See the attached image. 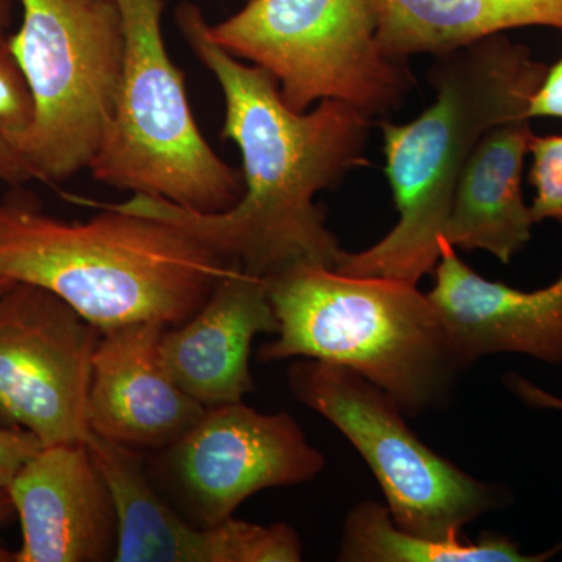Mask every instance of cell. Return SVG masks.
Masks as SVG:
<instances>
[{
    "instance_id": "44dd1931",
    "label": "cell",
    "mask_w": 562,
    "mask_h": 562,
    "mask_svg": "<svg viewBox=\"0 0 562 562\" xmlns=\"http://www.w3.org/2000/svg\"><path fill=\"white\" fill-rule=\"evenodd\" d=\"M32 431L21 427H0V487L9 490L16 473L43 449Z\"/></svg>"
},
{
    "instance_id": "603a6c76",
    "label": "cell",
    "mask_w": 562,
    "mask_h": 562,
    "mask_svg": "<svg viewBox=\"0 0 562 562\" xmlns=\"http://www.w3.org/2000/svg\"><path fill=\"white\" fill-rule=\"evenodd\" d=\"M0 180L10 184H21L35 180L27 162L11 147L3 132L0 131Z\"/></svg>"
},
{
    "instance_id": "3957f363",
    "label": "cell",
    "mask_w": 562,
    "mask_h": 562,
    "mask_svg": "<svg viewBox=\"0 0 562 562\" xmlns=\"http://www.w3.org/2000/svg\"><path fill=\"white\" fill-rule=\"evenodd\" d=\"M94 209L66 222L24 199L0 202V277L50 291L109 331L183 324L238 265L168 222Z\"/></svg>"
},
{
    "instance_id": "e0dca14e",
    "label": "cell",
    "mask_w": 562,
    "mask_h": 562,
    "mask_svg": "<svg viewBox=\"0 0 562 562\" xmlns=\"http://www.w3.org/2000/svg\"><path fill=\"white\" fill-rule=\"evenodd\" d=\"M387 57L447 54L519 29L562 31V0H373Z\"/></svg>"
},
{
    "instance_id": "ffe728a7",
    "label": "cell",
    "mask_w": 562,
    "mask_h": 562,
    "mask_svg": "<svg viewBox=\"0 0 562 562\" xmlns=\"http://www.w3.org/2000/svg\"><path fill=\"white\" fill-rule=\"evenodd\" d=\"M33 101L24 74L11 54L9 38L0 40V131L10 136L31 124Z\"/></svg>"
},
{
    "instance_id": "484cf974",
    "label": "cell",
    "mask_w": 562,
    "mask_h": 562,
    "mask_svg": "<svg viewBox=\"0 0 562 562\" xmlns=\"http://www.w3.org/2000/svg\"><path fill=\"white\" fill-rule=\"evenodd\" d=\"M14 0H0V40L9 38L11 13H13Z\"/></svg>"
},
{
    "instance_id": "5bb4252c",
    "label": "cell",
    "mask_w": 562,
    "mask_h": 562,
    "mask_svg": "<svg viewBox=\"0 0 562 562\" xmlns=\"http://www.w3.org/2000/svg\"><path fill=\"white\" fill-rule=\"evenodd\" d=\"M432 273L428 297L438 308L461 371L497 353L562 362V273L542 290H516L484 279L446 241Z\"/></svg>"
},
{
    "instance_id": "8992f818",
    "label": "cell",
    "mask_w": 562,
    "mask_h": 562,
    "mask_svg": "<svg viewBox=\"0 0 562 562\" xmlns=\"http://www.w3.org/2000/svg\"><path fill=\"white\" fill-rule=\"evenodd\" d=\"M11 54L31 90V124L7 140L41 181L90 168L116 105L124 29L116 0H21Z\"/></svg>"
},
{
    "instance_id": "5b68a950",
    "label": "cell",
    "mask_w": 562,
    "mask_h": 562,
    "mask_svg": "<svg viewBox=\"0 0 562 562\" xmlns=\"http://www.w3.org/2000/svg\"><path fill=\"white\" fill-rule=\"evenodd\" d=\"M124 66L116 105L90 162L95 181L165 199L199 213H220L244 192L241 169L203 138L162 38V0H116Z\"/></svg>"
},
{
    "instance_id": "2e32d148",
    "label": "cell",
    "mask_w": 562,
    "mask_h": 562,
    "mask_svg": "<svg viewBox=\"0 0 562 562\" xmlns=\"http://www.w3.org/2000/svg\"><path fill=\"white\" fill-rule=\"evenodd\" d=\"M532 136L531 120L522 116L495 125L480 139L454 188L442 241L487 251L503 265L527 247L536 224L524 194Z\"/></svg>"
},
{
    "instance_id": "8fae6325",
    "label": "cell",
    "mask_w": 562,
    "mask_h": 562,
    "mask_svg": "<svg viewBox=\"0 0 562 562\" xmlns=\"http://www.w3.org/2000/svg\"><path fill=\"white\" fill-rule=\"evenodd\" d=\"M92 457L113 495L117 516L116 562H299L301 536L288 524H250L235 517L216 527L191 524L151 483L146 458L99 438Z\"/></svg>"
},
{
    "instance_id": "6da1fadb",
    "label": "cell",
    "mask_w": 562,
    "mask_h": 562,
    "mask_svg": "<svg viewBox=\"0 0 562 562\" xmlns=\"http://www.w3.org/2000/svg\"><path fill=\"white\" fill-rule=\"evenodd\" d=\"M176 20L195 57L220 83L222 138L233 140L243 157L241 199L220 213H199L143 194L120 203L70 201L168 222L260 279L305 261L335 269L344 249L314 198L369 165L372 120L338 101H322L308 111L290 109L268 70L222 49L198 5L181 3Z\"/></svg>"
},
{
    "instance_id": "52a82bcc",
    "label": "cell",
    "mask_w": 562,
    "mask_h": 562,
    "mask_svg": "<svg viewBox=\"0 0 562 562\" xmlns=\"http://www.w3.org/2000/svg\"><path fill=\"white\" fill-rule=\"evenodd\" d=\"M210 33L268 70L295 111L338 101L373 120L401 109L416 85L408 63L380 46L373 0H247Z\"/></svg>"
},
{
    "instance_id": "7402d4cb",
    "label": "cell",
    "mask_w": 562,
    "mask_h": 562,
    "mask_svg": "<svg viewBox=\"0 0 562 562\" xmlns=\"http://www.w3.org/2000/svg\"><path fill=\"white\" fill-rule=\"evenodd\" d=\"M528 116L531 120H562V55L552 66L532 95Z\"/></svg>"
},
{
    "instance_id": "4fadbf2b",
    "label": "cell",
    "mask_w": 562,
    "mask_h": 562,
    "mask_svg": "<svg viewBox=\"0 0 562 562\" xmlns=\"http://www.w3.org/2000/svg\"><path fill=\"white\" fill-rule=\"evenodd\" d=\"M165 330L143 322L101 333L88 395L90 430L99 438L154 453L180 439L205 413L162 362Z\"/></svg>"
},
{
    "instance_id": "30bf717a",
    "label": "cell",
    "mask_w": 562,
    "mask_h": 562,
    "mask_svg": "<svg viewBox=\"0 0 562 562\" xmlns=\"http://www.w3.org/2000/svg\"><path fill=\"white\" fill-rule=\"evenodd\" d=\"M101 330L35 284L0 295V422L44 447L90 438L88 395Z\"/></svg>"
},
{
    "instance_id": "4316f807",
    "label": "cell",
    "mask_w": 562,
    "mask_h": 562,
    "mask_svg": "<svg viewBox=\"0 0 562 562\" xmlns=\"http://www.w3.org/2000/svg\"><path fill=\"white\" fill-rule=\"evenodd\" d=\"M13 283H16V281H11L9 279H3V277H0V295L3 294V292H5L7 290H9V288L11 286V284Z\"/></svg>"
},
{
    "instance_id": "7a4b0ae2",
    "label": "cell",
    "mask_w": 562,
    "mask_h": 562,
    "mask_svg": "<svg viewBox=\"0 0 562 562\" xmlns=\"http://www.w3.org/2000/svg\"><path fill=\"white\" fill-rule=\"evenodd\" d=\"M546 70V63L508 33L435 57L428 74L431 105L405 124L382 122L384 172L397 224L368 249L344 250L336 271L413 284L431 273L441 257L454 188L473 149L495 125L530 117Z\"/></svg>"
},
{
    "instance_id": "9a60e30c",
    "label": "cell",
    "mask_w": 562,
    "mask_h": 562,
    "mask_svg": "<svg viewBox=\"0 0 562 562\" xmlns=\"http://www.w3.org/2000/svg\"><path fill=\"white\" fill-rule=\"evenodd\" d=\"M277 331L265 279L236 265L194 316L166 328L161 358L173 382L205 408L243 402L255 390L251 344Z\"/></svg>"
},
{
    "instance_id": "cb8c5ba5",
    "label": "cell",
    "mask_w": 562,
    "mask_h": 562,
    "mask_svg": "<svg viewBox=\"0 0 562 562\" xmlns=\"http://www.w3.org/2000/svg\"><path fill=\"white\" fill-rule=\"evenodd\" d=\"M520 397H522L525 403L536 406V408H552L561 409L562 412V398L542 391L541 387L536 386L531 382L524 384Z\"/></svg>"
},
{
    "instance_id": "7c38bea8",
    "label": "cell",
    "mask_w": 562,
    "mask_h": 562,
    "mask_svg": "<svg viewBox=\"0 0 562 562\" xmlns=\"http://www.w3.org/2000/svg\"><path fill=\"white\" fill-rule=\"evenodd\" d=\"M7 491L22 528L14 562L114 561L116 506L87 441L43 447Z\"/></svg>"
},
{
    "instance_id": "9c48e42d",
    "label": "cell",
    "mask_w": 562,
    "mask_h": 562,
    "mask_svg": "<svg viewBox=\"0 0 562 562\" xmlns=\"http://www.w3.org/2000/svg\"><path fill=\"white\" fill-rule=\"evenodd\" d=\"M146 458L151 483L191 524L216 527L251 495L313 482L325 457L290 413L244 402L211 406L166 449Z\"/></svg>"
},
{
    "instance_id": "d4e9b609",
    "label": "cell",
    "mask_w": 562,
    "mask_h": 562,
    "mask_svg": "<svg viewBox=\"0 0 562 562\" xmlns=\"http://www.w3.org/2000/svg\"><path fill=\"white\" fill-rule=\"evenodd\" d=\"M11 516H14V506L11 502L9 491L0 487V530L3 525L9 522ZM16 553L10 552L5 546H3L2 538H0V562H14Z\"/></svg>"
},
{
    "instance_id": "ac0fdd59",
    "label": "cell",
    "mask_w": 562,
    "mask_h": 562,
    "mask_svg": "<svg viewBox=\"0 0 562 562\" xmlns=\"http://www.w3.org/2000/svg\"><path fill=\"white\" fill-rule=\"evenodd\" d=\"M562 550L520 552L519 543L498 532H483L479 541H435L401 530L390 509L364 501L350 509L344 524L338 560L344 562H542Z\"/></svg>"
},
{
    "instance_id": "d6986e66",
    "label": "cell",
    "mask_w": 562,
    "mask_h": 562,
    "mask_svg": "<svg viewBox=\"0 0 562 562\" xmlns=\"http://www.w3.org/2000/svg\"><path fill=\"white\" fill-rule=\"evenodd\" d=\"M531 213L536 224H562V135H536L530 144Z\"/></svg>"
},
{
    "instance_id": "ba28073f",
    "label": "cell",
    "mask_w": 562,
    "mask_h": 562,
    "mask_svg": "<svg viewBox=\"0 0 562 562\" xmlns=\"http://www.w3.org/2000/svg\"><path fill=\"white\" fill-rule=\"evenodd\" d=\"M294 397L335 425L382 487L401 530L454 541L483 514L503 508L509 492L473 479L432 452L406 424L387 392L351 369L299 358L288 372Z\"/></svg>"
},
{
    "instance_id": "277c9868",
    "label": "cell",
    "mask_w": 562,
    "mask_h": 562,
    "mask_svg": "<svg viewBox=\"0 0 562 562\" xmlns=\"http://www.w3.org/2000/svg\"><path fill=\"white\" fill-rule=\"evenodd\" d=\"M265 281L279 331L258 360L306 358L351 369L387 392L406 416L449 403L461 369L438 308L417 284L306 261Z\"/></svg>"
}]
</instances>
